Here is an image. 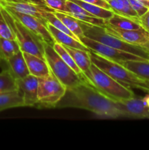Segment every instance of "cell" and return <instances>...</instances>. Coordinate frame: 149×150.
Masks as SVG:
<instances>
[{
    "mask_svg": "<svg viewBox=\"0 0 149 150\" xmlns=\"http://www.w3.org/2000/svg\"><path fill=\"white\" fill-rule=\"evenodd\" d=\"M142 100H143V103H144L148 107H149V93L147 95H145L144 98H142Z\"/></svg>",
    "mask_w": 149,
    "mask_h": 150,
    "instance_id": "cell-34",
    "label": "cell"
},
{
    "mask_svg": "<svg viewBox=\"0 0 149 150\" xmlns=\"http://www.w3.org/2000/svg\"><path fill=\"white\" fill-rule=\"evenodd\" d=\"M129 1L130 5L131 6L133 10L136 12L138 17H140L143 14H145L149 9L145 5L142 4L140 1H139L138 0H129Z\"/></svg>",
    "mask_w": 149,
    "mask_h": 150,
    "instance_id": "cell-31",
    "label": "cell"
},
{
    "mask_svg": "<svg viewBox=\"0 0 149 150\" xmlns=\"http://www.w3.org/2000/svg\"><path fill=\"white\" fill-rule=\"evenodd\" d=\"M142 46H143V47H144L145 48H146V49H147V50H148V51H149V40L148 41V42H146L145 43H144V44H143V45H142Z\"/></svg>",
    "mask_w": 149,
    "mask_h": 150,
    "instance_id": "cell-36",
    "label": "cell"
},
{
    "mask_svg": "<svg viewBox=\"0 0 149 150\" xmlns=\"http://www.w3.org/2000/svg\"><path fill=\"white\" fill-rule=\"evenodd\" d=\"M108 2L115 13L138 20V16L130 5L129 0H110Z\"/></svg>",
    "mask_w": 149,
    "mask_h": 150,
    "instance_id": "cell-22",
    "label": "cell"
},
{
    "mask_svg": "<svg viewBox=\"0 0 149 150\" xmlns=\"http://www.w3.org/2000/svg\"><path fill=\"white\" fill-rule=\"evenodd\" d=\"M72 1L80 5L83 8H84L86 11L91 13L92 16L99 18L103 19V20H108L114 14V12L112 10L99 7V6L96 5V4H89V3L85 2V1H81V0H72Z\"/></svg>",
    "mask_w": 149,
    "mask_h": 150,
    "instance_id": "cell-23",
    "label": "cell"
},
{
    "mask_svg": "<svg viewBox=\"0 0 149 150\" xmlns=\"http://www.w3.org/2000/svg\"><path fill=\"white\" fill-rule=\"evenodd\" d=\"M67 87L51 71L48 76L39 78L37 108H53L65 94Z\"/></svg>",
    "mask_w": 149,
    "mask_h": 150,
    "instance_id": "cell-7",
    "label": "cell"
},
{
    "mask_svg": "<svg viewBox=\"0 0 149 150\" xmlns=\"http://www.w3.org/2000/svg\"><path fill=\"white\" fill-rule=\"evenodd\" d=\"M44 54L51 71L67 88L73 87L86 81L84 77L77 75L60 57L53 45L44 42Z\"/></svg>",
    "mask_w": 149,
    "mask_h": 150,
    "instance_id": "cell-6",
    "label": "cell"
},
{
    "mask_svg": "<svg viewBox=\"0 0 149 150\" xmlns=\"http://www.w3.org/2000/svg\"><path fill=\"white\" fill-rule=\"evenodd\" d=\"M106 25L119 28L123 29H143L140 26L138 20L117 14L114 13L112 17L108 20L105 21Z\"/></svg>",
    "mask_w": 149,
    "mask_h": 150,
    "instance_id": "cell-21",
    "label": "cell"
},
{
    "mask_svg": "<svg viewBox=\"0 0 149 150\" xmlns=\"http://www.w3.org/2000/svg\"><path fill=\"white\" fill-rule=\"evenodd\" d=\"M67 51L70 54L71 57L74 59V62L80 68L86 80L89 83L91 77V66L92 62L91 59L90 51H83L77 48H70L64 46Z\"/></svg>",
    "mask_w": 149,
    "mask_h": 150,
    "instance_id": "cell-17",
    "label": "cell"
},
{
    "mask_svg": "<svg viewBox=\"0 0 149 150\" xmlns=\"http://www.w3.org/2000/svg\"><path fill=\"white\" fill-rule=\"evenodd\" d=\"M0 62H1V61H0Z\"/></svg>",
    "mask_w": 149,
    "mask_h": 150,
    "instance_id": "cell-38",
    "label": "cell"
},
{
    "mask_svg": "<svg viewBox=\"0 0 149 150\" xmlns=\"http://www.w3.org/2000/svg\"><path fill=\"white\" fill-rule=\"evenodd\" d=\"M90 56L93 64L121 84L131 89L145 91L144 80L137 77L121 63L105 58L91 50H90Z\"/></svg>",
    "mask_w": 149,
    "mask_h": 150,
    "instance_id": "cell-5",
    "label": "cell"
},
{
    "mask_svg": "<svg viewBox=\"0 0 149 150\" xmlns=\"http://www.w3.org/2000/svg\"><path fill=\"white\" fill-rule=\"evenodd\" d=\"M53 47L54 50L56 51L57 54L60 56V57H61V58L62 59L64 60V61L65 62L67 63V64H68V65L70 66V67H71L77 75L84 77L83 73H82L81 70H80V68L77 67V65L76 64V63L74 62V59H73L72 57H71L70 53L66 50V48H64L62 45L55 42L53 43Z\"/></svg>",
    "mask_w": 149,
    "mask_h": 150,
    "instance_id": "cell-26",
    "label": "cell"
},
{
    "mask_svg": "<svg viewBox=\"0 0 149 150\" xmlns=\"http://www.w3.org/2000/svg\"><path fill=\"white\" fill-rule=\"evenodd\" d=\"M116 103L126 118L149 119V107L143 103L142 98L134 97Z\"/></svg>",
    "mask_w": 149,
    "mask_h": 150,
    "instance_id": "cell-12",
    "label": "cell"
},
{
    "mask_svg": "<svg viewBox=\"0 0 149 150\" xmlns=\"http://www.w3.org/2000/svg\"><path fill=\"white\" fill-rule=\"evenodd\" d=\"M89 83L102 95L114 102H120L135 97L131 88L121 84L93 63L91 66Z\"/></svg>",
    "mask_w": 149,
    "mask_h": 150,
    "instance_id": "cell-3",
    "label": "cell"
},
{
    "mask_svg": "<svg viewBox=\"0 0 149 150\" xmlns=\"http://www.w3.org/2000/svg\"><path fill=\"white\" fill-rule=\"evenodd\" d=\"M81 1L89 3V4H96V5L104 7L105 9H108V10H111V7L110 6V4H108V1H105V0H81Z\"/></svg>",
    "mask_w": 149,
    "mask_h": 150,
    "instance_id": "cell-33",
    "label": "cell"
},
{
    "mask_svg": "<svg viewBox=\"0 0 149 150\" xmlns=\"http://www.w3.org/2000/svg\"><path fill=\"white\" fill-rule=\"evenodd\" d=\"M7 10L10 12V13L13 17L18 19L29 30H31L37 36L39 37L44 42L53 45L55 40L51 36L48 29H47L46 22L41 20L40 18L36 17V16H32V15L19 13V12L14 11V10H9V9H7Z\"/></svg>",
    "mask_w": 149,
    "mask_h": 150,
    "instance_id": "cell-9",
    "label": "cell"
},
{
    "mask_svg": "<svg viewBox=\"0 0 149 150\" xmlns=\"http://www.w3.org/2000/svg\"><path fill=\"white\" fill-rule=\"evenodd\" d=\"M79 40L89 50H91V51L102 55V57H105V58L110 59L113 60L117 62L121 63L123 62L127 61V60L144 59L134 55V54L108 46L105 44L90 39L86 36L81 37V38H79Z\"/></svg>",
    "mask_w": 149,
    "mask_h": 150,
    "instance_id": "cell-8",
    "label": "cell"
},
{
    "mask_svg": "<svg viewBox=\"0 0 149 150\" xmlns=\"http://www.w3.org/2000/svg\"><path fill=\"white\" fill-rule=\"evenodd\" d=\"M121 64L140 79L149 81V59L127 60Z\"/></svg>",
    "mask_w": 149,
    "mask_h": 150,
    "instance_id": "cell-20",
    "label": "cell"
},
{
    "mask_svg": "<svg viewBox=\"0 0 149 150\" xmlns=\"http://www.w3.org/2000/svg\"><path fill=\"white\" fill-rule=\"evenodd\" d=\"M145 91L144 92L149 93V81H144Z\"/></svg>",
    "mask_w": 149,
    "mask_h": 150,
    "instance_id": "cell-35",
    "label": "cell"
},
{
    "mask_svg": "<svg viewBox=\"0 0 149 150\" xmlns=\"http://www.w3.org/2000/svg\"><path fill=\"white\" fill-rule=\"evenodd\" d=\"M18 89L16 80L7 69L0 73V93L11 92Z\"/></svg>",
    "mask_w": 149,
    "mask_h": 150,
    "instance_id": "cell-27",
    "label": "cell"
},
{
    "mask_svg": "<svg viewBox=\"0 0 149 150\" xmlns=\"http://www.w3.org/2000/svg\"><path fill=\"white\" fill-rule=\"evenodd\" d=\"M105 1H110V0H105Z\"/></svg>",
    "mask_w": 149,
    "mask_h": 150,
    "instance_id": "cell-37",
    "label": "cell"
},
{
    "mask_svg": "<svg viewBox=\"0 0 149 150\" xmlns=\"http://www.w3.org/2000/svg\"><path fill=\"white\" fill-rule=\"evenodd\" d=\"M20 51L16 40L0 38V61H6Z\"/></svg>",
    "mask_w": 149,
    "mask_h": 150,
    "instance_id": "cell-25",
    "label": "cell"
},
{
    "mask_svg": "<svg viewBox=\"0 0 149 150\" xmlns=\"http://www.w3.org/2000/svg\"><path fill=\"white\" fill-rule=\"evenodd\" d=\"M65 108L86 110L100 118L124 117L116 102L102 95L86 81L73 87L67 88L63 98L53 108Z\"/></svg>",
    "mask_w": 149,
    "mask_h": 150,
    "instance_id": "cell-1",
    "label": "cell"
},
{
    "mask_svg": "<svg viewBox=\"0 0 149 150\" xmlns=\"http://www.w3.org/2000/svg\"><path fill=\"white\" fill-rule=\"evenodd\" d=\"M0 4L9 10L32 15L44 21H45V13L51 10L42 2L39 3L35 0H0Z\"/></svg>",
    "mask_w": 149,
    "mask_h": 150,
    "instance_id": "cell-10",
    "label": "cell"
},
{
    "mask_svg": "<svg viewBox=\"0 0 149 150\" xmlns=\"http://www.w3.org/2000/svg\"><path fill=\"white\" fill-rule=\"evenodd\" d=\"M39 1L53 11L64 12L67 0H39Z\"/></svg>",
    "mask_w": 149,
    "mask_h": 150,
    "instance_id": "cell-30",
    "label": "cell"
},
{
    "mask_svg": "<svg viewBox=\"0 0 149 150\" xmlns=\"http://www.w3.org/2000/svg\"><path fill=\"white\" fill-rule=\"evenodd\" d=\"M47 29H48L49 32L51 33V36L53 37V40L56 42L61 44L63 46L70 47V48H77V49L83 50V51H89L90 50L84 45L78 39L73 38L61 31L58 30L56 28L54 27L51 23L46 22Z\"/></svg>",
    "mask_w": 149,
    "mask_h": 150,
    "instance_id": "cell-18",
    "label": "cell"
},
{
    "mask_svg": "<svg viewBox=\"0 0 149 150\" xmlns=\"http://www.w3.org/2000/svg\"><path fill=\"white\" fill-rule=\"evenodd\" d=\"M0 38L10 40H15L13 30L9 26L6 19L4 18L1 10H0Z\"/></svg>",
    "mask_w": 149,
    "mask_h": 150,
    "instance_id": "cell-29",
    "label": "cell"
},
{
    "mask_svg": "<svg viewBox=\"0 0 149 150\" xmlns=\"http://www.w3.org/2000/svg\"><path fill=\"white\" fill-rule=\"evenodd\" d=\"M64 13L70 15L79 21L84 22L95 26H99L105 27L106 25L105 20L99 18L92 16L91 13L86 11L84 8L80 7L77 4L74 3L72 0H67L66 1L65 10Z\"/></svg>",
    "mask_w": 149,
    "mask_h": 150,
    "instance_id": "cell-14",
    "label": "cell"
},
{
    "mask_svg": "<svg viewBox=\"0 0 149 150\" xmlns=\"http://www.w3.org/2000/svg\"><path fill=\"white\" fill-rule=\"evenodd\" d=\"M4 62L7 66V70L15 80L23 79L30 74L22 51H19Z\"/></svg>",
    "mask_w": 149,
    "mask_h": 150,
    "instance_id": "cell-16",
    "label": "cell"
},
{
    "mask_svg": "<svg viewBox=\"0 0 149 150\" xmlns=\"http://www.w3.org/2000/svg\"><path fill=\"white\" fill-rule=\"evenodd\" d=\"M138 22L142 28L149 33V9L145 14L138 18Z\"/></svg>",
    "mask_w": 149,
    "mask_h": 150,
    "instance_id": "cell-32",
    "label": "cell"
},
{
    "mask_svg": "<svg viewBox=\"0 0 149 150\" xmlns=\"http://www.w3.org/2000/svg\"><path fill=\"white\" fill-rule=\"evenodd\" d=\"M79 23L84 36L108 46L134 54L144 59H149V51L142 45H134L125 42L118 37L108 33L102 26H95L82 21H79Z\"/></svg>",
    "mask_w": 149,
    "mask_h": 150,
    "instance_id": "cell-2",
    "label": "cell"
},
{
    "mask_svg": "<svg viewBox=\"0 0 149 150\" xmlns=\"http://www.w3.org/2000/svg\"><path fill=\"white\" fill-rule=\"evenodd\" d=\"M18 89L21 92L25 106H37L38 104L39 78L29 74L25 78L16 80Z\"/></svg>",
    "mask_w": 149,
    "mask_h": 150,
    "instance_id": "cell-11",
    "label": "cell"
},
{
    "mask_svg": "<svg viewBox=\"0 0 149 150\" xmlns=\"http://www.w3.org/2000/svg\"><path fill=\"white\" fill-rule=\"evenodd\" d=\"M22 52L31 75L37 78H43L49 76L51 70L45 59L29 53L23 51Z\"/></svg>",
    "mask_w": 149,
    "mask_h": 150,
    "instance_id": "cell-15",
    "label": "cell"
},
{
    "mask_svg": "<svg viewBox=\"0 0 149 150\" xmlns=\"http://www.w3.org/2000/svg\"><path fill=\"white\" fill-rule=\"evenodd\" d=\"M45 21L48 22V23H51V25L54 26L55 28H56L58 30L61 31V32H64V33L67 34V35H70V36L73 37V38H76V39H78L65 25L63 23V22L60 20L58 18H57L56 16V15L53 13L52 10H48L45 13ZM79 40V39H78Z\"/></svg>",
    "mask_w": 149,
    "mask_h": 150,
    "instance_id": "cell-28",
    "label": "cell"
},
{
    "mask_svg": "<svg viewBox=\"0 0 149 150\" xmlns=\"http://www.w3.org/2000/svg\"><path fill=\"white\" fill-rule=\"evenodd\" d=\"M105 29L111 35L118 37L129 43L143 45L149 40V33L143 29H123L105 25Z\"/></svg>",
    "mask_w": 149,
    "mask_h": 150,
    "instance_id": "cell-13",
    "label": "cell"
},
{
    "mask_svg": "<svg viewBox=\"0 0 149 150\" xmlns=\"http://www.w3.org/2000/svg\"><path fill=\"white\" fill-rule=\"evenodd\" d=\"M0 10L13 30L16 41L20 46V51L34 54L45 59L43 41L18 19L13 17L10 12L1 4Z\"/></svg>",
    "mask_w": 149,
    "mask_h": 150,
    "instance_id": "cell-4",
    "label": "cell"
},
{
    "mask_svg": "<svg viewBox=\"0 0 149 150\" xmlns=\"http://www.w3.org/2000/svg\"><path fill=\"white\" fill-rule=\"evenodd\" d=\"M53 11V10H52ZM53 13L56 15L57 18L60 19L63 22L64 25L77 37V38H80L81 37L84 36L82 28L80 26V23L74 17H72L70 15L67 13H64V12L60 11H53Z\"/></svg>",
    "mask_w": 149,
    "mask_h": 150,
    "instance_id": "cell-24",
    "label": "cell"
},
{
    "mask_svg": "<svg viewBox=\"0 0 149 150\" xmlns=\"http://www.w3.org/2000/svg\"><path fill=\"white\" fill-rule=\"evenodd\" d=\"M18 107H25L23 95L18 89L0 93V112Z\"/></svg>",
    "mask_w": 149,
    "mask_h": 150,
    "instance_id": "cell-19",
    "label": "cell"
}]
</instances>
